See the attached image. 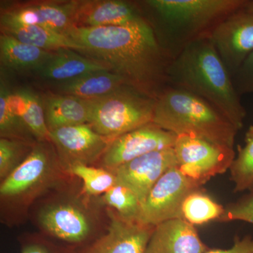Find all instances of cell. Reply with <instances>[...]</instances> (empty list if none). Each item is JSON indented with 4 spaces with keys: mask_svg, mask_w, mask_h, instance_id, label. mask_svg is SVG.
I'll return each mask as SVG.
<instances>
[{
    "mask_svg": "<svg viewBox=\"0 0 253 253\" xmlns=\"http://www.w3.org/2000/svg\"><path fill=\"white\" fill-rule=\"evenodd\" d=\"M68 37L78 53L101 63L126 84L156 99L168 85L171 60L146 20L125 26L74 28Z\"/></svg>",
    "mask_w": 253,
    "mask_h": 253,
    "instance_id": "cell-1",
    "label": "cell"
},
{
    "mask_svg": "<svg viewBox=\"0 0 253 253\" xmlns=\"http://www.w3.org/2000/svg\"><path fill=\"white\" fill-rule=\"evenodd\" d=\"M248 0H146L138 1L143 16L171 61L200 40L209 38L226 17Z\"/></svg>",
    "mask_w": 253,
    "mask_h": 253,
    "instance_id": "cell-2",
    "label": "cell"
},
{
    "mask_svg": "<svg viewBox=\"0 0 253 253\" xmlns=\"http://www.w3.org/2000/svg\"><path fill=\"white\" fill-rule=\"evenodd\" d=\"M168 85L202 98L226 116L239 130L244 126L246 109L232 76L209 38L188 46L168 70Z\"/></svg>",
    "mask_w": 253,
    "mask_h": 253,
    "instance_id": "cell-3",
    "label": "cell"
},
{
    "mask_svg": "<svg viewBox=\"0 0 253 253\" xmlns=\"http://www.w3.org/2000/svg\"><path fill=\"white\" fill-rule=\"evenodd\" d=\"M153 123L176 135H190L234 149L239 129L207 101L168 85L156 99Z\"/></svg>",
    "mask_w": 253,
    "mask_h": 253,
    "instance_id": "cell-4",
    "label": "cell"
},
{
    "mask_svg": "<svg viewBox=\"0 0 253 253\" xmlns=\"http://www.w3.org/2000/svg\"><path fill=\"white\" fill-rule=\"evenodd\" d=\"M156 99L129 86L90 102L88 124L111 142L118 136L153 123Z\"/></svg>",
    "mask_w": 253,
    "mask_h": 253,
    "instance_id": "cell-5",
    "label": "cell"
},
{
    "mask_svg": "<svg viewBox=\"0 0 253 253\" xmlns=\"http://www.w3.org/2000/svg\"><path fill=\"white\" fill-rule=\"evenodd\" d=\"M173 149L176 167L200 187L226 172L236 158L233 148L185 134L177 136Z\"/></svg>",
    "mask_w": 253,
    "mask_h": 253,
    "instance_id": "cell-6",
    "label": "cell"
},
{
    "mask_svg": "<svg viewBox=\"0 0 253 253\" xmlns=\"http://www.w3.org/2000/svg\"><path fill=\"white\" fill-rule=\"evenodd\" d=\"M200 189L176 166L171 168L156 182L140 206L136 221L156 226L163 221L181 217V206L186 196Z\"/></svg>",
    "mask_w": 253,
    "mask_h": 253,
    "instance_id": "cell-7",
    "label": "cell"
},
{
    "mask_svg": "<svg viewBox=\"0 0 253 253\" xmlns=\"http://www.w3.org/2000/svg\"><path fill=\"white\" fill-rule=\"evenodd\" d=\"M74 1L13 2L1 7L0 25H35L68 36L75 28Z\"/></svg>",
    "mask_w": 253,
    "mask_h": 253,
    "instance_id": "cell-8",
    "label": "cell"
},
{
    "mask_svg": "<svg viewBox=\"0 0 253 253\" xmlns=\"http://www.w3.org/2000/svg\"><path fill=\"white\" fill-rule=\"evenodd\" d=\"M176 137L154 123L145 125L111 141L100 158L101 166L111 170L145 154L173 148Z\"/></svg>",
    "mask_w": 253,
    "mask_h": 253,
    "instance_id": "cell-9",
    "label": "cell"
},
{
    "mask_svg": "<svg viewBox=\"0 0 253 253\" xmlns=\"http://www.w3.org/2000/svg\"><path fill=\"white\" fill-rule=\"evenodd\" d=\"M244 7L221 21L209 38L231 76L253 52V14Z\"/></svg>",
    "mask_w": 253,
    "mask_h": 253,
    "instance_id": "cell-10",
    "label": "cell"
},
{
    "mask_svg": "<svg viewBox=\"0 0 253 253\" xmlns=\"http://www.w3.org/2000/svg\"><path fill=\"white\" fill-rule=\"evenodd\" d=\"M174 166H176L175 154L173 148H169L145 154L110 171L116 176L117 184L136 195L141 206L160 178Z\"/></svg>",
    "mask_w": 253,
    "mask_h": 253,
    "instance_id": "cell-11",
    "label": "cell"
},
{
    "mask_svg": "<svg viewBox=\"0 0 253 253\" xmlns=\"http://www.w3.org/2000/svg\"><path fill=\"white\" fill-rule=\"evenodd\" d=\"M49 132L51 142L66 167L74 163L89 166L101 158L111 143L89 124L63 126Z\"/></svg>",
    "mask_w": 253,
    "mask_h": 253,
    "instance_id": "cell-12",
    "label": "cell"
},
{
    "mask_svg": "<svg viewBox=\"0 0 253 253\" xmlns=\"http://www.w3.org/2000/svg\"><path fill=\"white\" fill-rule=\"evenodd\" d=\"M51 141H39L28 158L1 182L3 199H14L31 192L49 177L56 159Z\"/></svg>",
    "mask_w": 253,
    "mask_h": 253,
    "instance_id": "cell-13",
    "label": "cell"
},
{
    "mask_svg": "<svg viewBox=\"0 0 253 253\" xmlns=\"http://www.w3.org/2000/svg\"><path fill=\"white\" fill-rule=\"evenodd\" d=\"M143 19L138 2L122 0H77L74 13L75 28L125 26Z\"/></svg>",
    "mask_w": 253,
    "mask_h": 253,
    "instance_id": "cell-14",
    "label": "cell"
},
{
    "mask_svg": "<svg viewBox=\"0 0 253 253\" xmlns=\"http://www.w3.org/2000/svg\"><path fill=\"white\" fill-rule=\"evenodd\" d=\"M107 232L84 253H145L155 226L127 220L111 212Z\"/></svg>",
    "mask_w": 253,
    "mask_h": 253,
    "instance_id": "cell-15",
    "label": "cell"
},
{
    "mask_svg": "<svg viewBox=\"0 0 253 253\" xmlns=\"http://www.w3.org/2000/svg\"><path fill=\"white\" fill-rule=\"evenodd\" d=\"M209 249L195 226L178 218L155 226L145 253H205Z\"/></svg>",
    "mask_w": 253,
    "mask_h": 253,
    "instance_id": "cell-16",
    "label": "cell"
},
{
    "mask_svg": "<svg viewBox=\"0 0 253 253\" xmlns=\"http://www.w3.org/2000/svg\"><path fill=\"white\" fill-rule=\"evenodd\" d=\"M40 223L49 234L70 244H81L90 234V224L79 208L58 204L41 212Z\"/></svg>",
    "mask_w": 253,
    "mask_h": 253,
    "instance_id": "cell-17",
    "label": "cell"
},
{
    "mask_svg": "<svg viewBox=\"0 0 253 253\" xmlns=\"http://www.w3.org/2000/svg\"><path fill=\"white\" fill-rule=\"evenodd\" d=\"M103 71L111 70L76 50L62 48L53 51L49 59L35 73L42 79L59 84Z\"/></svg>",
    "mask_w": 253,
    "mask_h": 253,
    "instance_id": "cell-18",
    "label": "cell"
},
{
    "mask_svg": "<svg viewBox=\"0 0 253 253\" xmlns=\"http://www.w3.org/2000/svg\"><path fill=\"white\" fill-rule=\"evenodd\" d=\"M41 96L45 123L49 131L63 126L89 123L91 113L89 100L50 90Z\"/></svg>",
    "mask_w": 253,
    "mask_h": 253,
    "instance_id": "cell-19",
    "label": "cell"
},
{
    "mask_svg": "<svg viewBox=\"0 0 253 253\" xmlns=\"http://www.w3.org/2000/svg\"><path fill=\"white\" fill-rule=\"evenodd\" d=\"M126 86L128 85L122 78L111 71H103L89 73L66 83L53 84L50 91L82 99L94 100L112 94Z\"/></svg>",
    "mask_w": 253,
    "mask_h": 253,
    "instance_id": "cell-20",
    "label": "cell"
},
{
    "mask_svg": "<svg viewBox=\"0 0 253 253\" xmlns=\"http://www.w3.org/2000/svg\"><path fill=\"white\" fill-rule=\"evenodd\" d=\"M52 52L21 42L4 33L0 35L1 67L17 72L35 73L46 62Z\"/></svg>",
    "mask_w": 253,
    "mask_h": 253,
    "instance_id": "cell-21",
    "label": "cell"
},
{
    "mask_svg": "<svg viewBox=\"0 0 253 253\" xmlns=\"http://www.w3.org/2000/svg\"><path fill=\"white\" fill-rule=\"evenodd\" d=\"M9 104L11 111L21 118L38 141H51L41 95L29 88H20L10 91Z\"/></svg>",
    "mask_w": 253,
    "mask_h": 253,
    "instance_id": "cell-22",
    "label": "cell"
},
{
    "mask_svg": "<svg viewBox=\"0 0 253 253\" xmlns=\"http://www.w3.org/2000/svg\"><path fill=\"white\" fill-rule=\"evenodd\" d=\"M1 33L18 41L46 51H54L68 48L79 49V46L69 37L52 30L35 25H0Z\"/></svg>",
    "mask_w": 253,
    "mask_h": 253,
    "instance_id": "cell-23",
    "label": "cell"
},
{
    "mask_svg": "<svg viewBox=\"0 0 253 253\" xmlns=\"http://www.w3.org/2000/svg\"><path fill=\"white\" fill-rule=\"evenodd\" d=\"M225 208L200 189L188 194L181 206V217L192 225L219 220Z\"/></svg>",
    "mask_w": 253,
    "mask_h": 253,
    "instance_id": "cell-24",
    "label": "cell"
},
{
    "mask_svg": "<svg viewBox=\"0 0 253 253\" xmlns=\"http://www.w3.org/2000/svg\"><path fill=\"white\" fill-rule=\"evenodd\" d=\"M10 91L1 76L0 84V136L5 139H17L32 144L39 142L29 128L16 113L11 111L9 104Z\"/></svg>",
    "mask_w": 253,
    "mask_h": 253,
    "instance_id": "cell-25",
    "label": "cell"
},
{
    "mask_svg": "<svg viewBox=\"0 0 253 253\" xmlns=\"http://www.w3.org/2000/svg\"><path fill=\"white\" fill-rule=\"evenodd\" d=\"M229 169L235 192L253 190V126L246 132L245 146H238L237 156Z\"/></svg>",
    "mask_w": 253,
    "mask_h": 253,
    "instance_id": "cell-26",
    "label": "cell"
},
{
    "mask_svg": "<svg viewBox=\"0 0 253 253\" xmlns=\"http://www.w3.org/2000/svg\"><path fill=\"white\" fill-rule=\"evenodd\" d=\"M68 170L81 178L86 194L96 196L105 194L117 184L114 174L105 168L91 167L83 163L68 166Z\"/></svg>",
    "mask_w": 253,
    "mask_h": 253,
    "instance_id": "cell-27",
    "label": "cell"
},
{
    "mask_svg": "<svg viewBox=\"0 0 253 253\" xmlns=\"http://www.w3.org/2000/svg\"><path fill=\"white\" fill-rule=\"evenodd\" d=\"M36 144L17 139H0L1 179H6L28 158Z\"/></svg>",
    "mask_w": 253,
    "mask_h": 253,
    "instance_id": "cell-28",
    "label": "cell"
},
{
    "mask_svg": "<svg viewBox=\"0 0 253 253\" xmlns=\"http://www.w3.org/2000/svg\"><path fill=\"white\" fill-rule=\"evenodd\" d=\"M103 201L121 217L127 220H136L140 203L136 195L126 186L116 184L104 194Z\"/></svg>",
    "mask_w": 253,
    "mask_h": 253,
    "instance_id": "cell-29",
    "label": "cell"
},
{
    "mask_svg": "<svg viewBox=\"0 0 253 253\" xmlns=\"http://www.w3.org/2000/svg\"><path fill=\"white\" fill-rule=\"evenodd\" d=\"M218 221H243L253 224V190L241 201L226 208Z\"/></svg>",
    "mask_w": 253,
    "mask_h": 253,
    "instance_id": "cell-30",
    "label": "cell"
},
{
    "mask_svg": "<svg viewBox=\"0 0 253 253\" xmlns=\"http://www.w3.org/2000/svg\"><path fill=\"white\" fill-rule=\"evenodd\" d=\"M232 81L240 96L253 93V52L232 75Z\"/></svg>",
    "mask_w": 253,
    "mask_h": 253,
    "instance_id": "cell-31",
    "label": "cell"
},
{
    "mask_svg": "<svg viewBox=\"0 0 253 253\" xmlns=\"http://www.w3.org/2000/svg\"><path fill=\"white\" fill-rule=\"evenodd\" d=\"M205 253H253V238L244 236L243 239L236 237L234 244L229 249H211Z\"/></svg>",
    "mask_w": 253,
    "mask_h": 253,
    "instance_id": "cell-32",
    "label": "cell"
},
{
    "mask_svg": "<svg viewBox=\"0 0 253 253\" xmlns=\"http://www.w3.org/2000/svg\"><path fill=\"white\" fill-rule=\"evenodd\" d=\"M21 253H57L52 251L45 245L41 244H30L23 246Z\"/></svg>",
    "mask_w": 253,
    "mask_h": 253,
    "instance_id": "cell-33",
    "label": "cell"
},
{
    "mask_svg": "<svg viewBox=\"0 0 253 253\" xmlns=\"http://www.w3.org/2000/svg\"><path fill=\"white\" fill-rule=\"evenodd\" d=\"M244 8L246 11L253 14V0H248Z\"/></svg>",
    "mask_w": 253,
    "mask_h": 253,
    "instance_id": "cell-34",
    "label": "cell"
}]
</instances>
